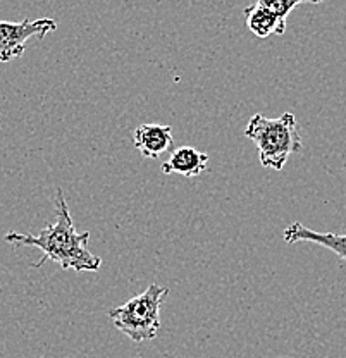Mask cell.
I'll use <instances>...</instances> for the list:
<instances>
[{
  "instance_id": "cell-8",
  "label": "cell",
  "mask_w": 346,
  "mask_h": 358,
  "mask_svg": "<svg viewBox=\"0 0 346 358\" xmlns=\"http://www.w3.org/2000/svg\"><path fill=\"white\" fill-rule=\"evenodd\" d=\"M245 22L248 29L259 38H267L271 35H282L286 31V24L277 20L269 9L262 7L260 3H252L243 10Z\"/></svg>"
},
{
  "instance_id": "cell-1",
  "label": "cell",
  "mask_w": 346,
  "mask_h": 358,
  "mask_svg": "<svg viewBox=\"0 0 346 358\" xmlns=\"http://www.w3.org/2000/svg\"><path fill=\"white\" fill-rule=\"evenodd\" d=\"M54 205V222L43 227L38 234H23L10 231L3 240L16 246H35V248L42 250L43 257L40 259V262L33 264L35 268L42 267L47 262H55L64 271L71 268L76 272H96L102 266V259L93 255L88 248L90 233L88 231L78 233L76 231L64 192L61 188H57L55 192Z\"/></svg>"
},
{
  "instance_id": "cell-9",
  "label": "cell",
  "mask_w": 346,
  "mask_h": 358,
  "mask_svg": "<svg viewBox=\"0 0 346 358\" xmlns=\"http://www.w3.org/2000/svg\"><path fill=\"white\" fill-rule=\"evenodd\" d=\"M322 0H257V3H260L262 7L269 9L279 21L284 22L288 20L289 13L295 9L300 3H321Z\"/></svg>"
},
{
  "instance_id": "cell-7",
  "label": "cell",
  "mask_w": 346,
  "mask_h": 358,
  "mask_svg": "<svg viewBox=\"0 0 346 358\" xmlns=\"http://www.w3.org/2000/svg\"><path fill=\"white\" fill-rule=\"evenodd\" d=\"M208 155L193 147H180L162 164L164 174H180L183 178H196L207 169Z\"/></svg>"
},
{
  "instance_id": "cell-5",
  "label": "cell",
  "mask_w": 346,
  "mask_h": 358,
  "mask_svg": "<svg viewBox=\"0 0 346 358\" xmlns=\"http://www.w3.org/2000/svg\"><path fill=\"white\" fill-rule=\"evenodd\" d=\"M174 143L169 124H140L133 133V145L147 159H157Z\"/></svg>"
},
{
  "instance_id": "cell-4",
  "label": "cell",
  "mask_w": 346,
  "mask_h": 358,
  "mask_svg": "<svg viewBox=\"0 0 346 358\" xmlns=\"http://www.w3.org/2000/svg\"><path fill=\"white\" fill-rule=\"evenodd\" d=\"M57 29V22L50 17L43 20H23L21 22L0 20V62H10L21 57L26 50L28 40L45 38L47 33Z\"/></svg>"
},
{
  "instance_id": "cell-3",
  "label": "cell",
  "mask_w": 346,
  "mask_h": 358,
  "mask_svg": "<svg viewBox=\"0 0 346 358\" xmlns=\"http://www.w3.org/2000/svg\"><path fill=\"white\" fill-rule=\"evenodd\" d=\"M169 288L150 285L138 296L119 305L109 312L115 329L128 336L131 341H150L161 331V307L166 301Z\"/></svg>"
},
{
  "instance_id": "cell-2",
  "label": "cell",
  "mask_w": 346,
  "mask_h": 358,
  "mask_svg": "<svg viewBox=\"0 0 346 358\" xmlns=\"http://www.w3.org/2000/svg\"><path fill=\"white\" fill-rule=\"evenodd\" d=\"M245 134L255 143L260 164L276 171L284 167L289 155L303 148L298 122L291 112H284L276 119H269L262 114L252 115Z\"/></svg>"
},
{
  "instance_id": "cell-6",
  "label": "cell",
  "mask_w": 346,
  "mask_h": 358,
  "mask_svg": "<svg viewBox=\"0 0 346 358\" xmlns=\"http://www.w3.org/2000/svg\"><path fill=\"white\" fill-rule=\"evenodd\" d=\"M282 238L286 243H298V241H310V243H317L324 246V248L331 250L336 253L341 260L346 262V234H336V233H317L303 224L293 222L282 231Z\"/></svg>"
}]
</instances>
